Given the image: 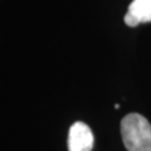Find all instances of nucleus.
Returning a JSON list of instances; mask_svg holds the SVG:
<instances>
[{"label": "nucleus", "instance_id": "nucleus-2", "mask_svg": "<svg viewBox=\"0 0 151 151\" xmlns=\"http://www.w3.org/2000/svg\"><path fill=\"white\" fill-rule=\"evenodd\" d=\"M93 144V132L87 124L77 121L69 127L67 140L68 151H92Z\"/></svg>", "mask_w": 151, "mask_h": 151}, {"label": "nucleus", "instance_id": "nucleus-1", "mask_svg": "<svg viewBox=\"0 0 151 151\" xmlns=\"http://www.w3.org/2000/svg\"><path fill=\"white\" fill-rule=\"evenodd\" d=\"M121 136L127 151H151V124L140 113L122 119Z\"/></svg>", "mask_w": 151, "mask_h": 151}, {"label": "nucleus", "instance_id": "nucleus-3", "mask_svg": "<svg viewBox=\"0 0 151 151\" xmlns=\"http://www.w3.org/2000/svg\"><path fill=\"white\" fill-rule=\"evenodd\" d=\"M151 22V0H132L125 15L126 25L131 28Z\"/></svg>", "mask_w": 151, "mask_h": 151}]
</instances>
